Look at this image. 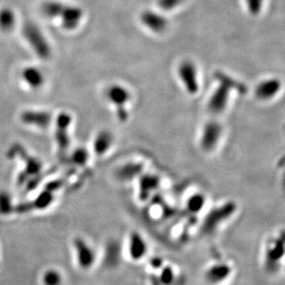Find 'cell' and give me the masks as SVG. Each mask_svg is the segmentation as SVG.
<instances>
[{
  "mask_svg": "<svg viewBox=\"0 0 285 285\" xmlns=\"http://www.w3.org/2000/svg\"><path fill=\"white\" fill-rule=\"evenodd\" d=\"M238 212V204L235 201L227 200L214 204L203 212L200 230L202 236H212L226 225Z\"/></svg>",
  "mask_w": 285,
  "mask_h": 285,
  "instance_id": "cell-1",
  "label": "cell"
},
{
  "mask_svg": "<svg viewBox=\"0 0 285 285\" xmlns=\"http://www.w3.org/2000/svg\"><path fill=\"white\" fill-rule=\"evenodd\" d=\"M43 14L48 18H59L63 28L74 31L79 27L83 11L77 6L65 4L59 1H46L42 5Z\"/></svg>",
  "mask_w": 285,
  "mask_h": 285,
  "instance_id": "cell-2",
  "label": "cell"
},
{
  "mask_svg": "<svg viewBox=\"0 0 285 285\" xmlns=\"http://www.w3.org/2000/svg\"><path fill=\"white\" fill-rule=\"evenodd\" d=\"M285 253V235L280 230L271 236L265 243L263 249V267L270 274L277 273L282 267Z\"/></svg>",
  "mask_w": 285,
  "mask_h": 285,
  "instance_id": "cell-3",
  "label": "cell"
},
{
  "mask_svg": "<svg viewBox=\"0 0 285 285\" xmlns=\"http://www.w3.org/2000/svg\"><path fill=\"white\" fill-rule=\"evenodd\" d=\"M222 137V125L215 119L209 120L203 125L200 133L198 147L204 154H213L220 146Z\"/></svg>",
  "mask_w": 285,
  "mask_h": 285,
  "instance_id": "cell-4",
  "label": "cell"
},
{
  "mask_svg": "<svg viewBox=\"0 0 285 285\" xmlns=\"http://www.w3.org/2000/svg\"><path fill=\"white\" fill-rule=\"evenodd\" d=\"M125 253L133 263L145 261L150 253V244L145 236L139 231H131L125 243Z\"/></svg>",
  "mask_w": 285,
  "mask_h": 285,
  "instance_id": "cell-5",
  "label": "cell"
},
{
  "mask_svg": "<svg viewBox=\"0 0 285 285\" xmlns=\"http://www.w3.org/2000/svg\"><path fill=\"white\" fill-rule=\"evenodd\" d=\"M105 96L109 103L115 107L118 120L122 123L127 122L128 119V104L131 98V94L128 89L120 84L110 85L105 92Z\"/></svg>",
  "mask_w": 285,
  "mask_h": 285,
  "instance_id": "cell-6",
  "label": "cell"
},
{
  "mask_svg": "<svg viewBox=\"0 0 285 285\" xmlns=\"http://www.w3.org/2000/svg\"><path fill=\"white\" fill-rule=\"evenodd\" d=\"M22 34L40 59H49L52 52L49 43L37 25L33 22H26L22 28Z\"/></svg>",
  "mask_w": 285,
  "mask_h": 285,
  "instance_id": "cell-7",
  "label": "cell"
},
{
  "mask_svg": "<svg viewBox=\"0 0 285 285\" xmlns=\"http://www.w3.org/2000/svg\"><path fill=\"white\" fill-rule=\"evenodd\" d=\"M234 266L227 261H213L204 270V280L208 284L221 285L231 278L234 274Z\"/></svg>",
  "mask_w": 285,
  "mask_h": 285,
  "instance_id": "cell-8",
  "label": "cell"
},
{
  "mask_svg": "<svg viewBox=\"0 0 285 285\" xmlns=\"http://www.w3.org/2000/svg\"><path fill=\"white\" fill-rule=\"evenodd\" d=\"M146 171V164L144 161L132 159L122 162L116 168L115 177L119 182L127 183L136 182L138 177Z\"/></svg>",
  "mask_w": 285,
  "mask_h": 285,
  "instance_id": "cell-9",
  "label": "cell"
},
{
  "mask_svg": "<svg viewBox=\"0 0 285 285\" xmlns=\"http://www.w3.org/2000/svg\"><path fill=\"white\" fill-rule=\"evenodd\" d=\"M177 73L180 81L182 82L183 87L187 94L195 95L200 91V81L197 69L194 62L190 60H184L179 65Z\"/></svg>",
  "mask_w": 285,
  "mask_h": 285,
  "instance_id": "cell-10",
  "label": "cell"
},
{
  "mask_svg": "<svg viewBox=\"0 0 285 285\" xmlns=\"http://www.w3.org/2000/svg\"><path fill=\"white\" fill-rule=\"evenodd\" d=\"M162 179L159 175L153 173H143L136 180L137 197L140 202H148L160 189Z\"/></svg>",
  "mask_w": 285,
  "mask_h": 285,
  "instance_id": "cell-11",
  "label": "cell"
},
{
  "mask_svg": "<svg viewBox=\"0 0 285 285\" xmlns=\"http://www.w3.org/2000/svg\"><path fill=\"white\" fill-rule=\"evenodd\" d=\"M74 250L78 265L82 270L92 269L97 261V253L88 241L78 237L74 240Z\"/></svg>",
  "mask_w": 285,
  "mask_h": 285,
  "instance_id": "cell-12",
  "label": "cell"
},
{
  "mask_svg": "<svg viewBox=\"0 0 285 285\" xmlns=\"http://www.w3.org/2000/svg\"><path fill=\"white\" fill-rule=\"evenodd\" d=\"M232 90L224 84L219 83L208 100L207 108L212 115H221L227 108Z\"/></svg>",
  "mask_w": 285,
  "mask_h": 285,
  "instance_id": "cell-13",
  "label": "cell"
},
{
  "mask_svg": "<svg viewBox=\"0 0 285 285\" xmlns=\"http://www.w3.org/2000/svg\"><path fill=\"white\" fill-rule=\"evenodd\" d=\"M140 22L145 28L154 34H162L166 31L168 20L164 15L154 10H144L140 15Z\"/></svg>",
  "mask_w": 285,
  "mask_h": 285,
  "instance_id": "cell-14",
  "label": "cell"
},
{
  "mask_svg": "<svg viewBox=\"0 0 285 285\" xmlns=\"http://www.w3.org/2000/svg\"><path fill=\"white\" fill-rule=\"evenodd\" d=\"M116 142V138L113 133L108 129L100 130L94 138L93 150L97 157L106 156L113 149Z\"/></svg>",
  "mask_w": 285,
  "mask_h": 285,
  "instance_id": "cell-15",
  "label": "cell"
},
{
  "mask_svg": "<svg viewBox=\"0 0 285 285\" xmlns=\"http://www.w3.org/2000/svg\"><path fill=\"white\" fill-rule=\"evenodd\" d=\"M281 82L277 78L263 79L256 85L255 95L261 101H270L280 93Z\"/></svg>",
  "mask_w": 285,
  "mask_h": 285,
  "instance_id": "cell-16",
  "label": "cell"
},
{
  "mask_svg": "<svg viewBox=\"0 0 285 285\" xmlns=\"http://www.w3.org/2000/svg\"><path fill=\"white\" fill-rule=\"evenodd\" d=\"M208 204V197L204 192L195 191L189 194V196L186 198L184 207L186 212L190 215H198L203 214L206 211Z\"/></svg>",
  "mask_w": 285,
  "mask_h": 285,
  "instance_id": "cell-17",
  "label": "cell"
},
{
  "mask_svg": "<svg viewBox=\"0 0 285 285\" xmlns=\"http://www.w3.org/2000/svg\"><path fill=\"white\" fill-rule=\"evenodd\" d=\"M177 270L175 266L163 263L157 271H153L151 281L152 285H175L178 280Z\"/></svg>",
  "mask_w": 285,
  "mask_h": 285,
  "instance_id": "cell-18",
  "label": "cell"
},
{
  "mask_svg": "<svg viewBox=\"0 0 285 285\" xmlns=\"http://www.w3.org/2000/svg\"><path fill=\"white\" fill-rule=\"evenodd\" d=\"M72 122V117L68 113H59L56 120V132L55 138L59 142V147L61 149L68 148L69 143V126Z\"/></svg>",
  "mask_w": 285,
  "mask_h": 285,
  "instance_id": "cell-19",
  "label": "cell"
},
{
  "mask_svg": "<svg viewBox=\"0 0 285 285\" xmlns=\"http://www.w3.org/2000/svg\"><path fill=\"white\" fill-rule=\"evenodd\" d=\"M21 120L27 125L36 126L38 128H46L52 121V116L45 111L28 110L21 113Z\"/></svg>",
  "mask_w": 285,
  "mask_h": 285,
  "instance_id": "cell-20",
  "label": "cell"
},
{
  "mask_svg": "<svg viewBox=\"0 0 285 285\" xmlns=\"http://www.w3.org/2000/svg\"><path fill=\"white\" fill-rule=\"evenodd\" d=\"M21 77L25 81V83L30 88L37 90L41 88L44 83V76L43 72L39 69L35 67H27L21 72Z\"/></svg>",
  "mask_w": 285,
  "mask_h": 285,
  "instance_id": "cell-21",
  "label": "cell"
},
{
  "mask_svg": "<svg viewBox=\"0 0 285 285\" xmlns=\"http://www.w3.org/2000/svg\"><path fill=\"white\" fill-rule=\"evenodd\" d=\"M16 24V16L14 11L10 8H3L0 10V31L3 33H10L14 29Z\"/></svg>",
  "mask_w": 285,
  "mask_h": 285,
  "instance_id": "cell-22",
  "label": "cell"
},
{
  "mask_svg": "<svg viewBox=\"0 0 285 285\" xmlns=\"http://www.w3.org/2000/svg\"><path fill=\"white\" fill-rule=\"evenodd\" d=\"M214 78L216 79L218 83L226 85L227 87L231 89L232 91L235 90L236 92H238L239 94H246V86L240 81L233 79L229 75L221 72V71H217L216 73L214 74Z\"/></svg>",
  "mask_w": 285,
  "mask_h": 285,
  "instance_id": "cell-23",
  "label": "cell"
},
{
  "mask_svg": "<svg viewBox=\"0 0 285 285\" xmlns=\"http://www.w3.org/2000/svg\"><path fill=\"white\" fill-rule=\"evenodd\" d=\"M245 2L249 14L252 16L261 14V10L263 9L264 0H245Z\"/></svg>",
  "mask_w": 285,
  "mask_h": 285,
  "instance_id": "cell-24",
  "label": "cell"
},
{
  "mask_svg": "<svg viewBox=\"0 0 285 285\" xmlns=\"http://www.w3.org/2000/svg\"><path fill=\"white\" fill-rule=\"evenodd\" d=\"M89 160V153L84 148H79L73 153L72 161L78 165L86 164Z\"/></svg>",
  "mask_w": 285,
  "mask_h": 285,
  "instance_id": "cell-25",
  "label": "cell"
},
{
  "mask_svg": "<svg viewBox=\"0 0 285 285\" xmlns=\"http://www.w3.org/2000/svg\"><path fill=\"white\" fill-rule=\"evenodd\" d=\"M184 0H158L159 9L163 11H172L181 5Z\"/></svg>",
  "mask_w": 285,
  "mask_h": 285,
  "instance_id": "cell-26",
  "label": "cell"
},
{
  "mask_svg": "<svg viewBox=\"0 0 285 285\" xmlns=\"http://www.w3.org/2000/svg\"><path fill=\"white\" fill-rule=\"evenodd\" d=\"M61 282V277L59 272L48 271L44 275V283L46 285H59Z\"/></svg>",
  "mask_w": 285,
  "mask_h": 285,
  "instance_id": "cell-27",
  "label": "cell"
}]
</instances>
